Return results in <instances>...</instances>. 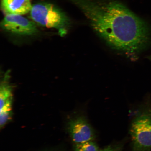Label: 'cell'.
Wrapping results in <instances>:
<instances>
[{"instance_id": "cell-4", "label": "cell", "mask_w": 151, "mask_h": 151, "mask_svg": "<svg viewBox=\"0 0 151 151\" xmlns=\"http://www.w3.org/2000/svg\"><path fill=\"white\" fill-rule=\"evenodd\" d=\"M1 27L7 32L21 36L33 35L38 32L35 22L20 15H5Z\"/></svg>"}, {"instance_id": "cell-7", "label": "cell", "mask_w": 151, "mask_h": 151, "mask_svg": "<svg viewBox=\"0 0 151 151\" xmlns=\"http://www.w3.org/2000/svg\"><path fill=\"white\" fill-rule=\"evenodd\" d=\"M10 71H7L1 81L0 86L1 108L7 101L13 100V87L10 82Z\"/></svg>"}, {"instance_id": "cell-8", "label": "cell", "mask_w": 151, "mask_h": 151, "mask_svg": "<svg viewBox=\"0 0 151 151\" xmlns=\"http://www.w3.org/2000/svg\"><path fill=\"white\" fill-rule=\"evenodd\" d=\"M12 101L13 100H9L1 108L0 126L1 128L8 122L12 117Z\"/></svg>"}, {"instance_id": "cell-9", "label": "cell", "mask_w": 151, "mask_h": 151, "mask_svg": "<svg viewBox=\"0 0 151 151\" xmlns=\"http://www.w3.org/2000/svg\"><path fill=\"white\" fill-rule=\"evenodd\" d=\"M74 151H100L99 147L94 141L75 144Z\"/></svg>"}, {"instance_id": "cell-6", "label": "cell", "mask_w": 151, "mask_h": 151, "mask_svg": "<svg viewBox=\"0 0 151 151\" xmlns=\"http://www.w3.org/2000/svg\"><path fill=\"white\" fill-rule=\"evenodd\" d=\"M1 7L5 15H22L30 12L32 5L31 0H2Z\"/></svg>"}, {"instance_id": "cell-3", "label": "cell", "mask_w": 151, "mask_h": 151, "mask_svg": "<svg viewBox=\"0 0 151 151\" xmlns=\"http://www.w3.org/2000/svg\"><path fill=\"white\" fill-rule=\"evenodd\" d=\"M30 17L39 25L58 30L61 36L67 33L70 21L63 11L51 4L40 3L32 6Z\"/></svg>"}, {"instance_id": "cell-10", "label": "cell", "mask_w": 151, "mask_h": 151, "mask_svg": "<svg viewBox=\"0 0 151 151\" xmlns=\"http://www.w3.org/2000/svg\"><path fill=\"white\" fill-rule=\"evenodd\" d=\"M124 146L123 142L116 143L109 145L100 151H122Z\"/></svg>"}, {"instance_id": "cell-2", "label": "cell", "mask_w": 151, "mask_h": 151, "mask_svg": "<svg viewBox=\"0 0 151 151\" xmlns=\"http://www.w3.org/2000/svg\"><path fill=\"white\" fill-rule=\"evenodd\" d=\"M132 151L151 150V104H148L138 109L130 125Z\"/></svg>"}, {"instance_id": "cell-5", "label": "cell", "mask_w": 151, "mask_h": 151, "mask_svg": "<svg viewBox=\"0 0 151 151\" xmlns=\"http://www.w3.org/2000/svg\"><path fill=\"white\" fill-rule=\"evenodd\" d=\"M68 130L75 144L94 141L96 137L93 128L84 116L77 117L71 120L69 123Z\"/></svg>"}, {"instance_id": "cell-1", "label": "cell", "mask_w": 151, "mask_h": 151, "mask_svg": "<svg viewBox=\"0 0 151 151\" xmlns=\"http://www.w3.org/2000/svg\"><path fill=\"white\" fill-rule=\"evenodd\" d=\"M89 21L93 31L107 45L132 59L137 58L150 42L148 24L118 1L98 6Z\"/></svg>"}]
</instances>
